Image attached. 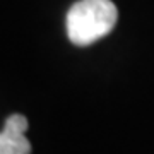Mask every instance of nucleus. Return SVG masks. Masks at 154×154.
Listing matches in <instances>:
<instances>
[{"label": "nucleus", "mask_w": 154, "mask_h": 154, "mask_svg": "<svg viewBox=\"0 0 154 154\" xmlns=\"http://www.w3.org/2000/svg\"><path fill=\"white\" fill-rule=\"evenodd\" d=\"M116 19L111 0H79L67 14V36L77 46H88L111 33Z\"/></svg>", "instance_id": "1"}, {"label": "nucleus", "mask_w": 154, "mask_h": 154, "mask_svg": "<svg viewBox=\"0 0 154 154\" xmlns=\"http://www.w3.org/2000/svg\"><path fill=\"white\" fill-rule=\"evenodd\" d=\"M0 154H31V144L24 134L4 128L0 132Z\"/></svg>", "instance_id": "2"}, {"label": "nucleus", "mask_w": 154, "mask_h": 154, "mask_svg": "<svg viewBox=\"0 0 154 154\" xmlns=\"http://www.w3.org/2000/svg\"><path fill=\"white\" fill-rule=\"evenodd\" d=\"M5 130H11V132H17V134H24L28 130V120L22 115L16 113V115H11L5 120Z\"/></svg>", "instance_id": "3"}]
</instances>
